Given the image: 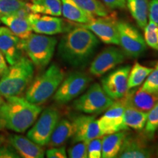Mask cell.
Returning <instances> with one entry per match:
<instances>
[{"instance_id":"obj_1","label":"cell","mask_w":158,"mask_h":158,"mask_svg":"<svg viewBox=\"0 0 158 158\" xmlns=\"http://www.w3.org/2000/svg\"><path fill=\"white\" fill-rule=\"evenodd\" d=\"M99 39L88 29L78 25L66 31L58 45V56L72 67L87 64L98 48Z\"/></svg>"},{"instance_id":"obj_2","label":"cell","mask_w":158,"mask_h":158,"mask_svg":"<svg viewBox=\"0 0 158 158\" xmlns=\"http://www.w3.org/2000/svg\"><path fill=\"white\" fill-rule=\"evenodd\" d=\"M41 111L42 107L40 105L29 102L20 96L7 98L0 106L5 127L19 133H24L32 126Z\"/></svg>"},{"instance_id":"obj_3","label":"cell","mask_w":158,"mask_h":158,"mask_svg":"<svg viewBox=\"0 0 158 158\" xmlns=\"http://www.w3.org/2000/svg\"><path fill=\"white\" fill-rule=\"evenodd\" d=\"M34 64L28 56H22L10 65L0 78V93L4 98L21 96L33 80Z\"/></svg>"},{"instance_id":"obj_4","label":"cell","mask_w":158,"mask_h":158,"mask_svg":"<svg viewBox=\"0 0 158 158\" xmlns=\"http://www.w3.org/2000/svg\"><path fill=\"white\" fill-rule=\"evenodd\" d=\"M64 78L62 69L56 64H51L31 81L26 91L25 98L33 104H43L54 94Z\"/></svg>"},{"instance_id":"obj_5","label":"cell","mask_w":158,"mask_h":158,"mask_svg":"<svg viewBox=\"0 0 158 158\" xmlns=\"http://www.w3.org/2000/svg\"><path fill=\"white\" fill-rule=\"evenodd\" d=\"M57 40L48 35L33 34L28 38L21 40V47L35 66L46 67L54 56Z\"/></svg>"},{"instance_id":"obj_6","label":"cell","mask_w":158,"mask_h":158,"mask_svg":"<svg viewBox=\"0 0 158 158\" xmlns=\"http://www.w3.org/2000/svg\"><path fill=\"white\" fill-rule=\"evenodd\" d=\"M110 98L98 83L93 84L73 102L74 108L88 114H98L106 111L113 104Z\"/></svg>"},{"instance_id":"obj_7","label":"cell","mask_w":158,"mask_h":158,"mask_svg":"<svg viewBox=\"0 0 158 158\" xmlns=\"http://www.w3.org/2000/svg\"><path fill=\"white\" fill-rule=\"evenodd\" d=\"M118 45L126 56L137 58L147 50L144 37L134 26L126 21H118Z\"/></svg>"},{"instance_id":"obj_8","label":"cell","mask_w":158,"mask_h":158,"mask_svg":"<svg viewBox=\"0 0 158 158\" xmlns=\"http://www.w3.org/2000/svg\"><path fill=\"white\" fill-rule=\"evenodd\" d=\"M60 114L54 108H46L27 133V138L40 146L48 145Z\"/></svg>"},{"instance_id":"obj_9","label":"cell","mask_w":158,"mask_h":158,"mask_svg":"<svg viewBox=\"0 0 158 158\" xmlns=\"http://www.w3.org/2000/svg\"><path fill=\"white\" fill-rule=\"evenodd\" d=\"M90 78L81 72L69 75L59 85L54 93V100L59 104H66L80 95L88 86Z\"/></svg>"},{"instance_id":"obj_10","label":"cell","mask_w":158,"mask_h":158,"mask_svg":"<svg viewBox=\"0 0 158 158\" xmlns=\"http://www.w3.org/2000/svg\"><path fill=\"white\" fill-rule=\"evenodd\" d=\"M117 19L116 14L94 17L89 23L81 24L93 32L96 37L106 44L118 45Z\"/></svg>"},{"instance_id":"obj_11","label":"cell","mask_w":158,"mask_h":158,"mask_svg":"<svg viewBox=\"0 0 158 158\" xmlns=\"http://www.w3.org/2000/svg\"><path fill=\"white\" fill-rule=\"evenodd\" d=\"M125 97L114 100L113 104L106 110L98 121L102 136L116 132L127 130L124 124V112L125 109Z\"/></svg>"},{"instance_id":"obj_12","label":"cell","mask_w":158,"mask_h":158,"mask_svg":"<svg viewBox=\"0 0 158 158\" xmlns=\"http://www.w3.org/2000/svg\"><path fill=\"white\" fill-rule=\"evenodd\" d=\"M131 67H120L109 73L101 80V86L114 100L121 99L128 91V77Z\"/></svg>"},{"instance_id":"obj_13","label":"cell","mask_w":158,"mask_h":158,"mask_svg":"<svg viewBox=\"0 0 158 158\" xmlns=\"http://www.w3.org/2000/svg\"><path fill=\"white\" fill-rule=\"evenodd\" d=\"M28 21L32 31L37 34L54 35L71 29L70 25L58 16L31 13L28 15Z\"/></svg>"},{"instance_id":"obj_14","label":"cell","mask_w":158,"mask_h":158,"mask_svg":"<svg viewBox=\"0 0 158 158\" xmlns=\"http://www.w3.org/2000/svg\"><path fill=\"white\" fill-rule=\"evenodd\" d=\"M125 54L122 50L115 47H108L99 54L90 64L89 72L96 77H100L113 70L124 62Z\"/></svg>"},{"instance_id":"obj_15","label":"cell","mask_w":158,"mask_h":158,"mask_svg":"<svg viewBox=\"0 0 158 158\" xmlns=\"http://www.w3.org/2000/svg\"><path fill=\"white\" fill-rule=\"evenodd\" d=\"M73 124L74 127L73 143L81 141L88 142L93 138L102 137L99 127L98 121L94 116H79L75 118Z\"/></svg>"},{"instance_id":"obj_16","label":"cell","mask_w":158,"mask_h":158,"mask_svg":"<svg viewBox=\"0 0 158 158\" xmlns=\"http://www.w3.org/2000/svg\"><path fill=\"white\" fill-rule=\"evenodd\" d=\"M152 155V151L145 138L141 136H127L117 157L119 158H148Z\"/></svg>"},{"instance_id":"obj_17","label":"cell","mask_w":158,"mask_h":158,"mask_svg":"<svg viewBox=\"0 0 158 158\" xmlns=\"http://www.w3.org/2000/svg\"><path fill=\"white\" fill-rule=\"evenodd\" d=\"M8 142L10 145L13 146L21 157H44L45 151L43 146L35 143L29 138L16 134H11L8 137Z\"/></svg>"},{"instance_id":"obj_18","label":"cell","mask_w":158,"mask_h":158,"mask_svg":"<svg viewBox=\"0 0 158 158\" xmlns=\"http://www.w3.org/2000/svg\"><path fill=\"white\" fill-rule=\"evenodd\" d=\"M0 51L10 65L15 64L23 56L21 39L8 29L0 35Z\"/></svg>"},{"instance_id":"obj_19","label":"cell","mask_w":158,"mask_h":158,"mask_svg":"<svg viewBox=\"0 0 158 158\" xmlns=\"http://www.w3.org/2000/svg\"><path fill=\"white\" fill-rule=\"evenodd\" d=\"M125 98L130 106L146 113H148L158 101V94L151 93L141 87L128 90Z\"/></svg>"},{"instance_id":"obj_20","label":"cell","mask_w":158,"mask_h":158,"mask_svg":"<svg viewBox=\"0 0 158 158\" xmlns=\"http://www.w3.org/2000/svg\"><path fill=\"white\" fill-rule=\"evenodd\" d=\"M0 21L21 40H25L32 33L31 25L28 18H23L12 14L0 18Z\"/></svg>"},{"instance_id":"obj_21","label":"cell","mask_w":158,"mask_h":158,"mask_svg":"<svg viewBox=\"0 0 158 158\" xmlns=\"http://www.w3.org/2000/svg\"><path fill=\"white\" fill-rule=\"evenodd\" d=\"M127 133L125 130L108 134L102 137V157L114 158L117 157Z\"/></svg>"},{"instance_id":"obj_22","label":"cell","mask_w":158,"mask_h":158,"mask_svg":"<svg viewBox=\"0 0 158 158\" xmlns=\"http://www.w3.org/2000/svg\"><path fill=\"white\" fill-rule=\"evenodd\" d=\"M62 1V15L69 21L80 24L89 23L94 16L81 8L73 0Z\"/></svg>"},{"instance_id":"obj_23","label":"cell","mask_w":158,"mask_h":158,"mask_svg":"<svg viewBox=\"0 0 158 158\" xmlns=\"http://www.w3.org/2000/svg\"><path fill=\"white\" fill-rule=\"evenodd\" d=\"M73 134L74 127L73 122H70L67 118L59 120L51 136L48 145L50 147L63 146L69 139L73 138Z\"/></svg>"},{"instance_id":"obj_24","label":"cell","mask_w":158,"mask_h":158,"mask_svg":"<svg viewBox=\"0 0 158 158\" xmlns=\"http://www.w3.org/2000/svg\"><path fill=\"white\" fill-rule=\"evenodd\" d=\"M147 115L148 113L136 109L130 106L126 100L124 112V124L127 130L133 129L136 131H142L145 127Z\"/></svg>"},{"instance_id":"obj_25","label":"cell","mask_w":158,"mask_h":158,"mask_svg":"<svg viewBox=\"0 0 158 158\" xmlns=\"http://www.w3.org/2000/svg\"><path fill=\"white\" fill-rule=\"evenodd\" d=\"M148 0H126L127 7L130 14L141 29H144L148 23L149 17Z\"/></svg>"},{"instance_id":"obj_26","label":"cell","mask_w":158,"mask_h":158,"mask_svg":"<svg viewBox=\"0 0 158 158\" xmlns=\"http://www.w3.org/2000/svg\"><path fill=\"white\" fill-rule=\"evenodd\" d=\"M29 7L31 13L58 17L62 15L61 0H31Z\"/></svg>"},{"instance_id":"obj_27","label":"cell","mask_w":158,"mask_h":158,"mask_svg":"<svg viewBox=\"0 0 158 158\" xmlns=\"http://www.w3.org/2000/svg\"><path fill=\"white\" fill-rule=\"evenodd\" d=\"M153 68H147L138 62H135L130 69L128 77V90L138 87L143 84Z\"/></svg>"},{"instance_id":"obj_28","label":"cell","mask_w":158,"mask_h":158,"mask_svg":"<svg viewBox=\"0 0 158 158\" xmlns=\"http://www.w3.org/2000/svg\"><path fill=\"white\" fill-rule=\"evenodd\" d=\"M84 11L94 17L106 16L108 14L106 7L100 0H73Z\"/></svg>"},{"instance_id":"obj_29","label":"cell","mask_w":158,"mask_h":158,"mask_svg":"<svg viewBox=\"0 0 158 158\" xmlns=\"http://www.w3.org/2000/svg\"><path fill=\"white\" fill-rule=\"evenodd\" d=\"M158 129V101L148 112L147 122L144 127V135L148 139H152Z\"/></svg>"},{"instance_id":"obj_30","label":"cell","mask_w":158,"mask_h":158,"mask_svg":"<svg viewBox=\"0 0 158 158\" xmlns=\"http://www.w3.org/2000/svg\"><path fill=\"white\" fill-rule=\"evenodd\" d=\"M27 5L23 0H0V18L13 14Z\"/></svg>"},{"instance_id":"obj_31","label":"cell","mask_w":158,"mask_h":158,"mask_svg":"<svg viewBox=\"0 0 158 158\" xmlns=\"http://www.w3.org/2000/svg\"><path fill=\"white\" fill-rule=\"evenodd\" d=\"M144 29V40L147 45L158 51V24L149 21Z\"/></svg>"},{"instance_id":"obj_32","label":"cell","mask_w":158,"mask_h":158,"mask_svg":"<svg viewBox=\"0 0 158 158\" xmlns=\"http://www.w3.org/2000/svg\"><path fill=\"white\" fill-rule=\"evenodd\" d=\"M141 87L151 93L158 94V62L144 81Z\"/></svg>"},{"instance_id":"obj_33","label":"cell","mask_w":158,"mask_h":158,"mask_svg":"<svg viewBox=\"0 0 158 158\" xmlns=\"http://www.w3.org/2000/svg\"><path fill=\"white\" fill-rule=\"evenodd\" d=\"M68 149V157L70 158H88L87 142L81 141Z\"/></svg>"},{"instance_id":"obj_34","label":"cell","mask_w":158,"mask_h":158,"mask_svg":"<svg viewBox=\"0 0 158 158\" xmlns=\"http://www.w3.org/2000/svg\"><path fill=\"white\" fill-rule=\"evenodd\" d=\"M88 158L102 157V137L93 138L87 142Z\"/></svg>"},{"instance_id":"obj_35","label":"cell","mask_w":158,"mask_h":158,"mask_svg":"<svg viewBox=\"0 0 158 158\" xmlns=\"http://www.w3.org/2000/svg\"><path fill=\"white\" fill-rule=\"evenodd\" d=\"M0 147V158H19L21 157L13 146L5 143Z\"/></svg>"},{"instance_id":"obj_36","label":"cell","mask_w":158,"mask_h":158,"mask_svg":"<svg viewBox=\"0 0 158 158\" xmlns=\"http://www.w3.org/2000/svg\"><path fill=\"white\" fill-rule=\"evenodd\" d=\"M46 157L48 158H66L68 157L66 148L64 146L51 147L46 151Z\"/></svg>"},{"instance_id":"obj_37","label":"cell","mask_w":158,"mask_h":158,"mask_svg":"<svg viewBox=\"0 0 158 158\" xmlns=\"http://www.w3.org/2000/svg\"><path fill=\"white\" fill-rule=\"evenodd\" d=\"M149 21L158 24V0H150L149 3Z\"/></svg>"},{"instance_id":"obj_38","label":"cell","mask_w":158,"mask_h":158,"mask_svg":"<svg viewBox=\"0 0 158 158\" xmlns=\"http://www.w3.org/2000/svg\"><path fill=\"white\" fill-rule=\"evenodd\" d=\"M102 3L110 9H122L126 5V0H100Z\"/></svg>"},{"instance_id":"obj_39","label":"cell","mask_w":158,"mask_h":158,"mask_svg":"<svg viewBox=\"0 0 158 158\" xmlns=\"http://www.w3.org/2000/svg\"><path fill=\"white\" fill-rule=\"evenodd\" d=\"M7 69H8V67L7 64V60L2 53L0 51V74L1 76L5 73Z\"/></svg>"},{"instance_id":"obj_40","label":"cell","mask_w":158,"mask_h":158,"mask_svg":"<svg viewBox=\"0 0 158 158\" xmlns=\"http://www.w3.org/2000/svg\"><path fill=\"white\" fill-rule=\"evenodd\" d=\"M5 128V122L2 116L1 112H0V131L3 130Z\"/></svg>"},{"instance_id":"obj_41","label":"cell","mask_w":158,"mask_h":158,"mask_svg":"<svg viewBox=\"0 0 158 158\" xmlns=\"http://www.w3.org/2000/svg\"><path fill=\"white\" fill-rule=\"evenodd\" d=\"M5 142V136H4L3 135H2V134H0V147H1V146Z\"/></svg>"},{"instance_id":"obj_42","label":"cell","mask_w":158,"mask_h":158,"mask_svg":"<svg viewBox=\"0 0 158 158\" xmlns=\"http://www.w3.org/2000/svg\"><path fill=\"white\" fill-rule=\"evenodd\" d=\"M8 29V28H7V27H0V35H1L2 33L5 32V31H6Z\"/></svg>"},{"instance_id":"obj_43","label":"cell","mask_w":158,"mask_h":158,"mask_svg":"<svg viewBox=\"0 0 158 158\" xmlns=\"http://www.w3.org/2000/svg\"><path fill=\"white\" fill-rule=\"evenodd\" d=\"M4 102H5V100H4V97L2 95L1 93H0V106L2 105Z\"/></svg>"},{"instance_id":"obj_44","label":"cell","mask_w":158,"mask_h":158,"mask_svg":"<svg viewBox=\"0 0 158 158\" xmlns=\"http://www.w3.org/2000/svg\"><path fill=\"white\" fill-rule=\"evenodd\" d=\"M157 156H158V147H157Z\"/></svg>"},{"instance_id":"obj_45","label":"cell","mask_w":158,"mask_h":158,"mask_svg":"<svg viewBox=\"0 0 158 158\" xmlns=\"http://www.w3.org/2000/svg\"><path fill=\"white\" fill-rule=\"evenodd\" d=\"M157 135H158V129H157Z\"/></svg>"},{"instance_id":"obj_46","label":"cell","mask_w":158,"mask_h":158,"mask_svg":"<svg viewBox=\"0 0 158 158\" xmlns=\"http://www.w3.org/2000/svg\"><path fill=\"white\" fill-rule=\"evenodd\" d=\"M0 77H1V74H0Z\"/></svg>"},{"instance_id":"obj_47","label":"cell","mask_w":158,"mask_h":158,"mask_svg":"<svg viewBox=\"0 0 158 158\" xmlns=\"http://www.w3.org/2000/svg\"><path fill=\"white\" fill-rule=\"evenodd\" d=\"M0 22H1V21H0Z\"/></svg>"}]
</instances>
